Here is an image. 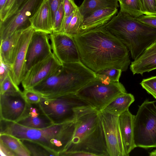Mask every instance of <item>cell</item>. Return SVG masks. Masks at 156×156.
Instances as JSON below:
<instances>
[{
	"instance_id": "11",
	"label": "cell",
	"mask_w": 156,
	"mask_h": 156,
	"mask_svg": "<svg viewBox=\"0 0 156 156\" xmlns=\"http://www.w3.org/2000/svg\"><path fill=\"white\" fill-rule=\"evenodd\" d=\"M50 41L49 34L34 30L27 49L23 77L32 67L52 54Z\"/></svg>"
},
{
	"instance_id": "29",
	"label": "cell",
	"mask_w": 156,
	"mask_h": 156,
	"mask_svg": "<svg viewBox=\"0 0 156 156\" xmlns=\"http://www.w3.org/2000/svg\"><path fill=\"white\" fill-rule=\"evenodd\" d=\"M10 73L0 83V94H2L6 92L20 90L18 86L12 80Z\"/></svg>"
},
{
	"instance_id": "10",
	"label": "cell",
	"mask_w": 156,
	"mask_h": 156,
	"mask_svg": "<svg viewBox=\"0 0 156 156\" xmlns=\"http://www.w3.org/2000/svg\"><path fill=\"white\" fill-rule=\"evenodd\" d=\"M109 156H126L119 129V116L100 111Z\"/></svg>"
},
{
	"instance_id": "35",
	"label": "cell",
	"mask_w": 156,
	"mask_h": 156,
	"mask_svg": "<svg viewBox=\"0 0 156 156\" xmlns=\"http://www.w3.org/2000/svg\"><path fill=\"white\" fill-rule=\"evenodd\" d=\"M12 65L5 62L0 57V83L11 72Z\"/></svg>"
},
{
	"instance_id": "39",
	"label": "cell",
	"mask_w": 156,
	"mask_h": 156,
	"mask_svg": "<svg viewBox=\"0 0 156 156\" xmlns=\"http://www.w3.org/2000/svg\"><path fill=\"white\" fill-rule=\"evenodd\" d=\"M27 0H16L8 12L5 18L15 12L18 9L23 5Z\"/></svg>"
},
{
	"instance_id": "26",
	"label": "cell",
	"mask_w": 156,
	"mask_h": 156,
	"mask_svg": "<svg viewBox=\"0 0 156 156\" xmlns=\"http://www.w3.org/2000/svg\"><path fill=\"white\" fill-rule=\"evenodd\" d=\"M120 11L137 17L144 14L139 0H118Z\"/></svg>"
},
{
	"instance_id": "32",
	"label": "cell",
	"mask_w": 156,
	"mask_h": 156,
	"mask_svg": "<svg viewBox=\"0 0 156 156\" xmlns=\"http://www.w3.org/2000/svg\"><path fill=\"white\" fill-rule=\"evenodd\" d=\"M144 15L156 16V0H139Z\"/></svg>"
},
{
	"instance_id": "19",
	"label": "cell",
	"mask_w": 156,
	"mask_h": 156,
	"mask_svg": "<svg viewBox=\"0 0 156 156\" xmlns=\"http://www.w3.org/2000/svg\"><path fill=\"white\" fill-rule=\"evenodd\" d=\"M134 116L129 109L119 116V129L126 156L136 147L134 140Z\"/></svg>"
},
{
	"instance_id": "21",
	"label": "cell",
	"mask_w": 156,
	"mask_h": 156,
	"mask_svg": "<svg viewBox=\"0 0 156 156\" xmlns=\"http://www.w3.org/2000/svg\"><path fill=\"white\" fill-rule=\"evenodd\" d=\"M23 30L17 31L5 40L0 41V57L5 62L12 65Z\"/></svg>"
},
{
	"instance_id": "24",
	"label": "cell",
	"mask_w": 156,
	"mask_h": 156,
	"mask_svg": "<svg viewBox=\"0 0 156 156\" xmlns=\"http://www.w3.org/2000/svg\"><path fill=\"white\" fill-rule=\"evenodd\" d=\"M0 142L7 147L16 156H30L29 151L20 140L13 136L0 134Z\"/></svg>"
},
{
	"instance_id": "15",
	"label": "cell",
	"mask_w": 156,
	"mask_h": 156,
	"mask_svg": "<svg viewBox=\"0 0 156 156\" xmlns=\"http://www.w3.org/2000/svg\"><path fill=\"white\" fill-rule=\"evenodd\" d=\"M34 31L31 26L23 31L12 65L10 75L18 86L21 83L23 77L27 49Z\"/></svg>"
},
{
	"instance_id": "22",
	"label": "cell",
	"mask_w": 156,
	"mask_h": 156,
	"mask_svg": "<svg viewBox=\"0 0 156 156\" xmlns=\"http://www.w3.org/2000/svg\"><path fill=\"white\" fill-rule=\"evenodd\" d=\"M134 101L133 94L127 92L123 93L114 98L100 111L119 116L128 110Z\"/></svg>"
},
{
	"instance_id": "27",
	"label": "cell",
	"mask_w": 156,
	"mask_h": 156,
	"mask_svg": "<svg viewBox=\"0 0 156 156\" xmlns=\"http://www.w3.org/2000/svg\"><path fill=\"white\" fill-rule=\"evenodd\" d=\"M122 72L119 69L109 68L96 73L97 77L102 80L111 82H118Z\"/></svg>"
},
{
	"instance_id": "9",
	"label": "cell",
	"mask_w": 156,
	"mask_h": 156,
	"mask_svg": "<svg viewBox=\"0 0 156 156\" xmlns=\"http://www.w3.org/2000/svg\"><path fill=\"white\" fill-rule=\"evenodd\" d=\"M45 0H28L15 12L0 21V41L16 31L31 26L30 19L37 12Z\"/></svg>"
},
{
	"instance_id": "23",
	"label": "cell",
	"mask_w": 156,
	"mask_h": 156,
	"mask_svg": "<svg viewBox=\"0 0 156 156\" xmlns=\"http://www.w3.org/2000/svg\"><path fill=\"white\" fill-rule=\"evenodd\" d=\"M118 0H83L79 7L82 16L89 14L98 9L106 8H117L119 7Z\"/></svg>"
},
{
	"instance_id": "16",
	"label": "cell",
	"mask_w": 156,
	"mask_h": 156,
	"mask_svg": "<svg viewBox=\"0 0 156 156\" xmlns=\"http://www.w3.org/2000/svg\"><path fill=\"white\" fill-rule=\"evenodd\" d=\"M17 123L30 128L41 129L54 124L43 112L39 103H27L26 109Z\"/></svg>"
},
{
	"instance_id": "2",
	"label": "cell",
	"mask_w": 156,
	"mask_h": 156,
	"mask_svg": "<svg viewBox=\"0 0 156 156\" xmlns=\"http://www.w3.org/2000/svg\"><path fill=\"white\" fill-rule=\"evenodd\" d=\"M75 127L74 121L37 129L26 127L16 122L0 119V134H7L19 139L36 142L52 151L57 156H60L65 151L70 141Z\"/></svg>"
},
{
	"instance_id": "6",
	"label": "cell",
	"mask_w": 156,
	"mask_h": 156,
	"mask_svg": "<svg viewBox=\"0 0 156 156\" xmlns=\"http://www.w3.org/2000/svg\"><path fill=\"white\" fill-rule=\"evenodd\" d=\"M39 103L54 124L75 121L78 116L93 108L76 93L42 96Z\"/></svg>"
},
{
	"instance_id": "20",
	"label": "cell",
	"mask_w": 156,
	"mask_h": 156,
	"mask_svg": "<svg viewBox=\"0 0 156 156\" xmlns=\"http://www.w3.org/2000/svg\"><path fill=\"white\" fill-rule=\"evenodd\" d=\"M30 21L31 26L35 31L49 34L53 33L51 12L48 0L45 1Z\"/></svg>"
},
{
	"instance_id": "8",
	"label": "cell",
	"mask_w": 156,
	"mask_h": 156,
	"mask_svg": "<svg viewBox=\"0 0 156 156\" xmlns=\"http://www.w3.org/2000/svg\"><path fill=\"white\" fill-rule=\"evenodd\" d=\"M126 92L121 83L109 82L96 76L76 94L92 108L100 111L117 96Z\"/></svg>"
},
{
	"instance_id": "5",
	"label": "cell",
	"mask_w": 156,
	"mask_h": 156,
	"mask_svg": "<svg viewBox=\"0 0 156 156\" xmlns=\"http://www.w3.org/2000/svg\"><path fill=\"white\" fill-rule=\"evenodd\" d=\"M62 64L52 75L31 89L44 97L76 93L96 77V73L81 61Z\"/></svg>"
},
{
	"instance_id": "40",
	"label": "cell",
	"mask_w": 156,
	"mask_h": 156,
	"mask_svg": "<svg viewBox=\"0 0 156 156\" xmlns=\"http://www.w3.org/2000/svg\"><path fill=\"white\" fill-rule=\"evenodd\" d=\"M0 154L2 156H16L15 154L7 147L0 142Z\"/></svg>"
},
{
	"instance_id": "18",
	"label": "cell",
	"mask_w": 156,
	"mask_h": 156,
	"mask_svg": "<svg viewBox=\"0 0 156 156\" xmlns=\"http://www.w3.org/2000/svg\"><path fill=\"white\" fill-rule=\"evenodd\" d=\"M130 69L133 75H141L156 69V40L131 62Z\"/></svg>"
},
{
	"instance_id": "36",
	"label": "cell",
	"mask_w": 156,
	"mask_h": 156,
	"mask_svg": "<svg viewBox=\"0 0 156 156\" xmlns=\"http://www.w3.org/2000/svg\"><path fill=\"white\" fill-rule=\"evenodd\" d=\"M64 0H48L51 15V20L53 26L55 13Z\"/></svg>"
},
{
	"instance_id": "38",
	"label": "cell",
	"mask_w": 156,
	"mask_h": 156,
	"mask_svg": "<svg viewBox=\"0 0 156 156\" xmlns=\"http://www.w3.org/2000/svg\"><path fill=\"white\" fill-rule=\"evenodd\" d=\"M16 0H7L3 9L0 11V21H3Z\"/></svg>"
},
{
	"instance_id": "30",
	"label": "cell",
	"mask_w": 156,
	"mask_h": 156,
	"mask_svg": "<svg viewBox=\"0 0 156 156\" xmlns=\"http://www.w3.org/2000/svg\"><path fill=\"white\" fill-rule=\"evenodd\" d=\"M140 84L143 88L156 99V76L143 79Z\"/></svg>"
},
{
	"instance_id": "28",
	"label": "cell",
	"mask_w": 156,
	"mask_h": 156,
	"mask_svg": "<svg viewBox=\"0 0 156 156\" xmlns=\"http://www.w3.org/2000/svg\"><path fill=\"white\" fill-rule=\"evenodd\" d=\"M83 20L79 8L75 11L68 27L65 34L73 37L79 34L80 27Z\"/></svg>"
},
{
	"instance_id": "12",
	"label": "cell",
	"mask_w": 156,
	"mask_h": 156,
	"mask_svg": "<svg viewBox=\"0 0 156 156\" xmlns=\"http://www.w3.org/2000/svg\"><path fill=\"white\" fill-rule=\"evenodd\" d=\"M49 35L52 52L62 64L81 61L73 36L61 33L53 32Z\"/></svg>"
},
{
	"instance_id": "1",
	"label": "cell",
	"mask_w": 156,
	"mask_h": 156,
	"mask_svg": "<svg viewBox=\"0 0 156 156\" xmlns=\"http://www.w3.org/2000/svg\"><path fill=\"white\" fill-rule=\"evenodd\" d=\"M73 37L81 61L95 73L109 68L127 70L130 63L129 50L104 26Z\"/></svg>"
},
{
	"instance_id": "7",
	"label": "cell",
	"mask_w": 156,
	"mask_h": 156,
	"mask_svg": "<svg viewBox=\"0 0 156 156\" xmlns=\"http://www.w3.org/2000/svg\"><path fill=\"white\" fill-rule=\"evenodd\" d=\"M156 101L146 100L140 105L133 120L136 147H156Z\"/></svg>"
},
{
	"instance_id": "42",
	"label": "cell",
	"mask_w": 156,
	"mask_h": 156,
	"mask_svg": "<svg viewBox=\"0 0 156 156\" xmlns=\"http://www.w3.org/2000/svg\"><path fill=\"white\" fill-rule=\"evenodd\" d=\"M150 156H156V149L150 153Z\"/></svg>"
},
{
	"instance_id": "31",
	"label": "cell",
	"mask_w": 156,
	"mask_h": 156,
	"mask_svg": "<svg viewBox=\"0 0 156 156\" xmlns=\"http://www.w3.org/2000/svg\"><path fill=\"white\" fill-rule=\"evenodd\" d=\"M65 17L63 3L56 12L53 26V32L59 33L62 27Z\"/></svg>"
},
{
	"instance_id": "25",
	"label": "cell",
	"mask_w": 156,
	"mask_h": 156,
	"mask_svg": "<svg viewBox=\"0 0 156 156\" xmlns=\"http://www.w3.org/2000/svg\"><path fill=\"white\" fill-rule=\"evenodd\" d=\"M29 151L31 156H57L52 151L35 141L26 139H20Z\"/></svg>"
},
{
	"instance_id": "3",
	"label": "cell",
	"mask_w": 156,
	"mask_h": 156,
	"mask_svg": "<svg viewBox=\"0 0 156 156\" xmlns=\"http://www.w3.org/2000/svg\"><path fill=\"white\" fill-rule=\"evenodd\" d=\"M99 112L92 108L76 119L72 138L60 156L80 152L91 156H109Z\"/></svg>"
},
{
	"instance_id": "17",
	"label": "cell",
	"mask_w": 156,
	"mask_h": 156,
	"mask_svg": "<svg viewBox=\"0 0 156 156\" xmlns=\"http://www.w3.org/2000/svg\"><path fill=\"white\" fill-rule=\"evenodd\" d=\"M118 9L116 8H103L85 16L83 17L78 34L103 26L116 15Z\"/></svg>"
},
{
	"instance_id": "13",
	"label": "cell",
	"mask_w": 156,
	"mask_h": 156,
	"mask_svg": "<svg viewBox=\"0 0 156 156\" xmlns=\"http://www.w3.org/2000/svg\"><path fill=\"white\" fill-rule=\"evenodd\" d=\"M53 53L34 66L23 77L24 89H31L52 75L62 65Z\"/></svg>"
},
{
	"instance_id": "37",
	"label": "cell",
	"mask_w": 156,
	"mask_h": 156,
	"mask_svg": "<svg viewBox=\"0 0 156 156\" xmlns=\"http://www.w3.org/2000/svg\"><path fill=\"white\" fill-rule=\"evenodd\" d=\"M136 19L142 23L156 28V16L143 14Z\"/></svg>"
},
{
	"instance_id": "4",
	"label": "cell",
	"mask_w": 156,
	"mask_h": 156,
	"mask_svg": "<svg viewBox=\"0 0 156 156\" xmlns=\"http://www.w3.org/2000/svg\"><path fill=\"white\" fill-rule=\"evenodd\" d=\"M103 26L126 47L134 60L156 40V28L120 10Z\"/></svg>"
},
{
	"instance_id": "41",
	"label": "cell",
	"mask_w": 156,
	"mask_h": 156,
	"mask_svg": "<svg viewBox=\"0 0 156 156\" xmlns=\"http://www.w3.org/2000/svg\"><path fill=\"white\" fill-rule=\"evenodd\" d=\"M7 0H0V11L3 8Z\"/></svg>"
},
{
	"instance_id": "33",
	"label": "cell",
	"mask_w": 156,
	"mask_h": 156,
	"mask_svg": "<svg viewBox=\"0 0 156 156\" xmlns=\"http://www.w3.org/2000/svg\"><path fill=\"white\" fill-rule=\"evenodd\" d=\"M22 92L26 101L28 103H38L42 97L41 94L32 89H24Z\"/></svg>"
},
{
	"instance_id": "34",
	"label": "cell",
	"mask_w": 156,
	"mask_h": 156,
	"mask_svg": "<svg viewBox=\"0 0 156 156\" xmlns=\"http://www.w3.org/2000/svg\"><path fill=\"white\" fill-rule=\"evenodd\" d=\"M63 4L65 12L64 18L69 16L79 8L74 0H64Z\"/></svg>"
},
{
	"instance_id": "14",
	"label": "cell",
	"mask_w": 156,
	"mask_h": 156,
	"mask_svg": "<svg viewBox=\"0 0 156 156\" xmlns=\"http://www.w3.org/2000/svg\"><path fill=\"white\" fill-rule=\"evenodd\" d=\"M27 105L20 90L0 94V119L17 122L23 115Z\"/></svg>"
}]
</instances>
